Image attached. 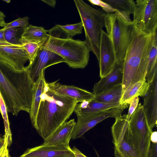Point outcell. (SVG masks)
<instances>
[{"label": "cell", "mask_w": 157, "mask_h": 157, "mask_svg": "<svg viewBox=\"0 0 157 157\" xmlns=\"http://www.w3.org/2000/svg\"><path fill=\"white\" fill-rule=\"evenodd\" d=\"M34 83L26 67L19 70L0 63V92L8 112L15 116L21 111L29 113Z\"/></svg>", "instance_id": "obj_1"}, {"label": "cell", "mask_w": 157, "mask_h": 157, "mask_svg": "<svg viewBox=\"0 0 157 157\" xmlns=\"http://www.w3.org/2000/svg\"><path fill=\"white\" fill-rule=\"evenodd\" d=\"M78 103L73 98L59 94L51 90L45 81L33 126L45 140L69 118Z\"/></svg>", "instance_id": "obj_2"}, {"label": "cell", "mask_w": 157, "mask_h": 157, "mask_svg": "<svg viewBox=\"0 0 157 157\" xmlns=\"http://www.w3.org/2000/svg\"><path fill=\"white\" fill-rule=\"evenodd\" d=\"M155 33L145 34L133 24L123 62L122 92L135 83L146 81L149 55Z\"/></svg>", "instance_id": "obj_3"}, {"label": "cell", "mask_w": 157, "mask_h": 157, "mask_svg": "<svg viewBox=\"0 0 157 157\" xmlns=\"http://www.w3.org/2000/svg\"><path fill=\"white\" fill-rule=\"evenodd\" d=\"M48 34L41 46L60 56L71 68L83 69L86 66L90 51L84 41L68 36L58 25L48 30Z\"/></svg>", "instance_id": "obj_4"}, {"label": "cell", "mask_w": 157, "mask_h": 157, "mask_svg": "<svg viewBox=\"0 0 157 157\" xmlns=\"http://www.w3.org/2000/svg\"><path fill=\"white\" fill-rule=\"evenodd\" d=\"M81 19L85 31V42L90 51L99 58L100 36L105 26L106 14L92 7L82 0L74 1Z\"/></svg>", "instance_id": "obj_5"}, {"label": "cell", "mask_w": 157, "mask_h": 157, "mask_svg": "<svg viewBox=\"0 0 157 157\" xmlns=\"http://www.w3.org/2000/svg\"><path fill=\"white\" fill-rule=\"evenodd\" d=\"M133 22H127L115 13L106 14L105 27L112 41L116 62H123L130 38Z\"/></svg>", "instance_id": "obj_6"}, {"label": "cell", "mask_w": 157, "mask_h": 157, "mask_svg": "<svg viewBox=\"0 0 157 157\" xmlns=\"http://www.w3.org/2000/svg\"><path fill=\"white\" fill-rule=\"evenodd\" d=\"M129 125L135 148L139 157H147L152 132L142 105L139 104L132 115Z\"/></svg>", "instance_id": "obj_7"}, {"label": "cell", "mask_w": 157, "mask_h": 157, "mask_svg": "<svg viewBox=\"0 0 157 157\" xmlns=\"http://www.w3.org/2000/svg\"><path fill=\"white\" fill-rule=\"evenodd\" d=\"M111 127L116 157H139L136 151L127 114L116 118Z\"/></svg>", "instance_id": "obj_8"}, {"label": "cell", "mask_w": 157, "mask_h": 157, "mask_svg": "<svg viewBox=\"0 0 157 157\" xmlns=\"http://www.w3.org/2000/svg\"><path fill=\"white\" fill-rule=\"evenodd\" d=\"M133 14V24L139 30L146 34L156 32L157 0H136Z\"/></svg>", "instance_id": "obj_9"}, {"label": "cell", "mask_w": 157, "mask_h": 157, "mask_svg": "<svg viewBox=\"0 0 157 157\" xmlns=\"http://www.w3.org/2000/svg\"><path fill=\"white\" fill-rule=\"evenodd\" d=\"M128 106L124 104L120 107L97 113L77 115V122L73 131L71 139L74 140L80 138L87 131L108 118H116L121 115L123 110Z\"/></svg>", "instance_id": "obj_10"}, {"label": "cell", "mask_w": 157, "mask_h": 157, "mask_svg": "<svg viewBox=\"0 0 157 157\" xmlns=\"http://www.w3.org/2000/svg\"><path fill=\"white\" fill-rule=\"evenodd\" d=\"M28 55L21 46L7 42H0V63L19 70L25 69V64L29 60Z\"/></svg>", "instance_id": "obj_11"}, {"label": "cell", "mask_w": 157, "mask_h": 157, "mask_svg": "<svg viewBox=\"0 0 157 157\" xmlns=\"http://www.w3.org/2000/svg\"><path fill=\"white\" fill-rule=\"evenodd\" d=\"M63 62L64 61L62 57L41 45L34 60L26 67L35 82L43 71L51 66Z\"/></svg>", "instance_id": "obj_12"}, {"label": "cell", "mask_w": 157, "mask_h": 157, "mask_svg": "<svg viewBox=\"0 0 157 157\" xmlns=\"http://www.w3.org/2000/svg\"><path fill=\"white\" fill-rule=\"evenodd\" d=\"M116 62L112 41L108 34L102 30L100 38L98 61L100 77L101 78L109 75L113 69Z\"/></svg>", "instance_id": "obj_13"}, {"label": "cell", "mask_w": 157, "mask_h": 157, "mask_svg": "<svg viewBox=\"0 0 157 157\" xmlns=\"http://www.w3.org/2000/svg\"><path fill=\"white\" fill-rule=\"evenodd\" d=\"M149 86L144 96L142 105L149 125L152 130L156 126L157 121V74L148 83Z\"/></svg>", "instance_id": "obj_14"}, {"label": "cell", "mask_w": 157, "mask_h": 157, "mask_svg": "<svg viewBox=\"0 0 157 157\" xmlns=\"http://www.w3.org/2000/svg\"><path fill=\"white\" fill-rule=\"evenodd\" d=\"M47 83L49 88L54 92L73 98L78 103L94 99L95 97L93 93L73 85H62L57 81L47 82Z\"/></svg>", "instance_id": "obj_15"}, {"label": "cell", "mask_w": 157, "mask_h": 157, "mask_svg": "<svg viewBox=\"0 0 157 157\" xmlns=\"http://www.w3.org/2000/svg\"><path fill=\"white\" fill-rule=\"evenodd\" d=\"M72 152L70 146L41 144L27 149L19 157H64Z\"/></svg>", "instance_id": "obj_16"}, {"label": "cell", "mask_w": 157, "mask_h": 157, "mask_svg": "<svg viewBox=\"0 0 157 157\" xmlns=\"http://www.w3.org/2000/svg\"><path fill=\"white\" fill-rule=\"evenodd\" d=\"M76 123L74 119L66 121L60 125L42 144L45 146H70L69 142Z\"/></svg>", "instance_id": "obj_17"}, {"label": "cell", "mask_w": 157, "mask_h": 157, "mask_svg": "<svg viewBox=\"0 0 157 157\" xmlns=\"http://www.w3.org/2000/svg\"><path fill=\"white\" fill-rule=\"evenodd\" d=\"M123 62H116L112 71L108 75L101 78L93 88L95 96L117 85L122 84L123 81Z\"/></svg>", "instance_id": "obj_18"}, {"label": "cell", "mask_w": 157, "mask_h": 157, "mask_svg": "<svg viewBox=\"0 0 157 157\" xmlns=\"http://www.w3.org/2000/svg\"><path fill=\"white\" fill-rule=\"evenodd\" d=\"M94 99L78 103L75 106L74 112L76 115L93 113L120 107L124 104H121L120 102H98L95 101Z\"/></svg>", "instance_id": "obj_19"}, {"label": "cell", "mask_w": 157, "mask_h": 157, "mask_svg": "<svg viewBox=\"0 0 157 157\" xmlns=\"http://www.w3.org/2000/svg\"><path fill=\"white\" fill-rule=\"evenodd\" d=\"M149 86V84L146 81L139 82L132 85L122 92L120 104L129 105L134 98L139 96L144 97Z\"/></svg>", "instance_id": "obj_20"}, {"label": "cell", "mask_w": 157, "mask_h": 157, "mask_svg": "<svg viewBox=\"0 0 157 157\" xmlns=\"http://www.w3.org/2000/svg\"><path fill=\"white\" fill-rule=\"evenodd\" d=\"M45 70L43 71L38 79L34 83L33 100L30 113H29L31 123L33 125L35 122L44 83Z\"/></svg>", "instance_id": "obj_21"}, {"label": "cell", "mask_w": 157, "mask_h": 157, "mask_svg": "<svg viewBox=\"0 0 157 157\" xmlns=\"http://www.w3.org/2000/svg\"><path fill=\"white\" fill-rule=\"evenodd\" d=\"M48 31L42 27L29 25L23 34V44L29 42L42 44L48 37Z\"/></svg>", "instance_id": "obj_22"}, {"label": "cell", "mask_w": 157, "mask_h": 157, "mask_svg": "<svg viewBox=\"0 0 157 157\" xmlns=\"http://www.w3.org/2000/svg\"><path fill=\"white\" fill-rule=\"evenodd\" d=\"M157 74V36L154 34L151 47L149 52L146 80L151 82Z\"/></svg>", "instance_id": "obj_23"}, {"label": "cell", "mask_w": 157, "mask_h": 157, "mask_svg": "<svg viewBox=\"0 0 157 157\" xmlns=\"http://www.w3.org/2000/svg\"><path fill=\"white\" fill-rule=\"evenodd\" d=\"M122 92V84H119L95 95L94 100L105 103L120 102Z\"/></svg>", "instance_id": "obj_24"}, {"label": "cell", "mask_w": 157, "mask_h": 157, "mask_svg": "<svg viewBox=\"0 0 157 157\" xmlns=\"http://www.w3.org/2000/svg\"><path fill=\"white\" fill-rule=\"evenodd\" d=\"M111 6L115 10V13L133 14L135 2L133 0H104L102 1Z\"/></svg>", "instance_id": "obj_25"}, {"label": "cell", "mask_w": 157, "mask_h": 157, "mask_svg": "<svg viewBox=\"0 0 157 157\" xmlns=\"http://www.w3.org/2000/svg\"><path fill=\"white\" fill-rule=\"evenodd\" d=\"M26 28L14 27L5 29L4 36L6 42L15 45H22V36Z\"/></svg>", "instance_id": "obj_26"}, {"label": "cell", "mask_w": 157, "mask_h": 157, "mask_svg": "<svg viewBox=\"0 0 157 157\" xmlns=\"http://www.w3.org/2000/svg\"><path fill=\"white\" fill-rule=\"evenodd\" d=\"M0 109L1 114L3 119L5 127V135L4 136L8 140V146H9L12 142V134L10 128V123L8 117V111L0 92Z\"/></svg>", "instance_id": "obj_27"}, {"label": "cell", "mask_w": 157, "mask_h": 157, "mask_svg": "<svg viewBox=\"0 0 157 157\" xmlns=\"http://www.w3.org/2000/svg\"><path fill=\"white\" fill-rule=\"evenodd\" d=\"M58 25L68 36L72 38L82 32L83 26L81 21L73 24H68L64 25Z\"/></svg>", "instance_id": "obj_28"}, {"label": "cell", "mask_w": 157, "mask_h": 157, "mask_svg": "<svg viewBox=\"0 0 157 157\" xmlns=\"http://www.w3.org/2000/svg\"><path fill=\"white\" fill-rule=\"evenodd\" d=\"M42 44L29 42L22 45L27 53L29 56V64L31 63L35 58Z\"/></svg>", "instance_id": "obj_29"}, {"label": "cell", "mask_w": 157, "mask_h": 157, "mask_svg": "<svg viewBox=\"0 0 157 157\" xmlns=\"http://www.w3.org/2000/svg\"><path fill=\"white\" fill-rule=\"evenodd\" d=\"M29 18L27 16L18 18L10 22L7 23L6 25L4 27L5 29L14 27H23L26 28L29 25Z\"/></svg>", "instance_id": "obj_30"}, {"label": "cell", "mask_w": 157, "mask_h": 157, "mask_svg": "<svg viewBox=\"0 0 157 157\" xmlns=\"http://www.w3.org/2000/svg\"><path fill=\"white\" fill-rule=\"evenodd\" d=\"M91 4L100 6L105 12L108 13L115 12V10L109 4L99 0H88Z\"/></svg>", "instance_id": "obj_31"}, {"label": "cell", "mask_w": 157, "mask_h": 157, "mask_svg": "<svg viewBox=\"0 0 157 157\" xmlns=\"http://www.w3.org/2000/svg\"><path fill=\"white\" fill-rule=\"evenodd\" d=\"M139 100V97H136L132 100L130 104L128 112L127 114V118L128 120H129L132 115L136 109L138 104Z\"/></svg>", "instance_id": "obj_32"}, {"label": "cell", "mask_w": 157, "mask_h": 157, "mask_svg": "<svg viewBox=\"0 0 157 157\" xmlns=\"http://www.w3.org/2000/svg\"><path fill=\"white\" fill-rule=\"evenodd\" d=\"M7 140L5 137H2L0 135V157H2L6 151L8 149Z\"/></svg>", "instance_id": "obj_33"}, {"label": "cell", "mask_w": 157, "mask_h": 157, "mask_svg": "<svg viewBox=\"0 0 157 157\" xmlns=\"http://www.w3.org/2000/svg\"><path fill=\"white\" fill-rule=\"evenodd\" d=\"M147 157H157V143L151 144Z\"/></svg>", "instance_id": "obj_34"}, {"label": "cell", "mask_w": 157, "mask_h": 157, "mask_svg": "<svg viewBox=\"0 0 157 157\" xmlns=\"http://www.w3.org/2000/svg\"><path fill=\"white\" fill-rule=\"evenodd\" d=\"M71 150L75 157H87L75 147H74Z\"/></svg>", "instance_id": "obj_35"}, {"label": "cell", "mask_w": 157, "mask_h": 157, "mask_svg": "<svg viewBox=\"0 0 157 157\" xmlns=\"http://www.w3.org/2000/svg\"><path fill=\"white\" fill-rule=\"evenodd\" d=\"M6 16L4 13L0 10V26L5 27L7 23L5 22Z\"/></svg>", "instance_id": "obj_36"}, {"label": "cell", "mask_w": 157, "mask_h": 157, "mask_svg": "<svg viewBox=\"0 0 157 157\" xmlns=\"http://www.w3.org/2000/svg\"><path fill=\"white\" fill-rule=\"evenodd\" d=\"M41 1L45 3L48 5L53 8L56 6V1L55 0H41Z\"/></svg>", "instance_id": "obj_37"}, {"label": "cell", "mask_w": 157, "mask_h": 157, "mask_svg": "<svg viewBox=\"0 0 157 157\" xmlns=\"http://www.w3.org/2000/svg\"><path fill=\"white\" fill-rule=\"evenodd\" d=\"M151 141L154 143H157V132H152L150 137Z\"/></svg>", "instance_id": "obj_38"}, {"label": "cell", "mask_w": 157, "mask_h": 157, "mask_svg": "<svg viewBox=\"0 0 157 157\" xmlns=\"http://www.w3.org/2000/svg\"><path fill=\"white\" fill-rule=\"evenodd\" d=\"M5 30L3 28L0 29V42H6L4 36Z\"/></svg>", "instance_id": "obj_39"}, {"label": "cell", "mask_w": 157, "mask_h": 157, "mask_svg": "<svg viewBox=\"0 0 157 157\" xmlns=\"http://www.w3.org/2000/svg\"><path fill=\"white\" fill-rule=\"evenodd\" d=\"M2 157H10L8 149H7L6 151L4 153L3 155H2Z\"/></svg>", "instance_id": "obj_40"}, {"label": "cell", "mask_w": 157, "mask_h": 157, "mask_svg": "<svg viewBox=\"0 0 157 157\" xmlns=\"http://www.w3.org/2000/svg\"><path fill=\"white\" fill-rule=\"evenodd\" d=\"M64 157H75V156L72 151V152L69 154Z\"/></svg>", "instance_id": "obj_41"}, {"label": "cell", "mask_w": 157, "mask_h": 157, "mask_svg": "<svg viewBox=\"0 0 157 157\" xmlns=\"http://www.w3.org/2000/svg\"><path fill=\"white\" fill-rule=\"evenodd\" d=\"M3 1L7 3H10L11 2V1L10 0H4Z\"/></svg>", "instance_id": "obj_42"}, {"label": "cell", "mask_w": 157, "mask_h": 157, "mask_svg": "<svg viewBox=\"0 0 157 157\" xmlns=\"http://www.w3.org/2000/svg\"><path fill=\"white\" fill-rule=\"evenodd\" d=\"M0 114H1L0 109Z\"/></svg>", "instance_id": "obj_43"}]
</instances>
